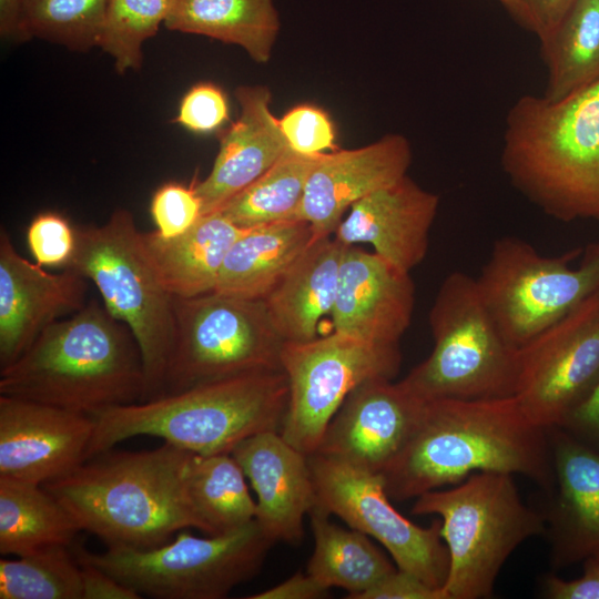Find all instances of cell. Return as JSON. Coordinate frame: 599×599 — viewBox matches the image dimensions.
I'll return each mask as SVG.
<instances>
[{"label": "cell", "mask_w": 599, "mask_h": 599, "mask_svg": "<svg viewBox=\"0 0 599 599\" xmlns=\"http://www.w3.org/2000/svg\"><path fill=\"white\" fill-rule=\"evenodd\" d=\"M579 578L564 580L547 575L542 580V593L549 599H599V554L586 558Z\"/></svg>", "instance_id": "cell-42"}, {"label": "cell", "mask_w": 599, "mask_h": 599, "mask_svg": "<svg viewBox=\"0 0 599 599\" xmlns=\"http://www.w3.org/2000/svg\"><path fill=\"white\" fill-rule=\"evenodd\" d=\"M415 285L377 253L346 245L331 313L335 332L382 345H399L410 325Z\"/></svg>", "instance_id": "cell-18"}, {"label": "cell", "mask_w": 599, "mask_h": 599, "mask_svg": "<svg viewBox=\"0 0 599 599\" xmlns=\"http://www.w3.org/2000/svg\"><path fill=\"white\" fill-rule=\"evenodd\" d=\"M176 0H108L98 48L113 58L118 73L138 71L143 43L164 24Z\"/></svg>", "instance_id": "cell-34"}, {"label": "cell", "mask_w": 599, "mask_h": 599, "mask_svg": "<svg viewBox=\"0 0 599 599\" xmlns=\"http://www.w3.org/2000/svg\"><path fill=\"white\" fill-rule=\"evenodd\" d=\"M231 454L255 490V519L264 531L274 542L298 544L304 535V516L316 506L307 455L280 432L253 435Z\"/></svg>", "instance_id": "cell-21"}, {"label": "cell", "mask_w": 599, "mask_h": 599, "mask_svg": "<svg viewBox=\"0 0 599 599\" xmlns=\"http://www.w3.org/2000/svg\"><path fill=\"white\" fill-rule=\"evenodd\" d=\"M555 485L542 511L555 569L599 554V450L559 427L548 429Z\"/></svg>", "instance_id": "cell-20"}, {"label": "cell", "mask_w": 599, "mask_h": 599, "mask_svg": "<svg viewBox=\"0 0 599 599\" xmlns=\"http://www.w3.org/2000/svg\"><path fill=\"white\" fill-rule=\"evenodd\" d=\"M93 416L0 395V477L43 486L87 461Z\"/></svg>", "instance_id": "cell-16"}, {"label": "cell", "mask_w": 599, "mask_h": 599, "mask_svg": "<svg viewBox=\"0 0 599 599\" xmlns=\"http://www.w3.org/2000/svg\"><path fill=\"white\" fill-rule=\"evenodd\" d=\"M500 162L547 215L599 222V80L559 101L520 97L506 116Z\"/></svg>", "instance_id": "cell-4"}, {"label": "cell", "mask_w": 599, "mask_h": 599, "mask_svg": "<svg viewBox=\"0 0 599 599\" xmlns=\"http://www.w3.org/2000/svg\"><path fill=\"white\" fill-rule=\"evenodd\" d=\"M544 256L516 236L494 242L476 283L505 339L516 349L561 319L599 290V241Z\"/></svg>", "instance_id": "cell-11"}, {"label": "cell", "mask_w": 599, "mask_h": 599, "mask_svg": "<svg viewBox=\"0 0 599 599\" xmlns=\"http://www.w3.org/2000/svg\"><path fill=\"white\" fill-rule=\"evenodd\" d=\"M559 428L599 450V376L590 392L568 414Z\"/></svg>", "instance_id": "cell-43"}, {"label": "cell", "mask_w": 599, "mask_h": 599, "mask_svg": "<svg viewBox=\"0 0 599 599\" xmlns=\"http://www.w3.org/2000/svg\"><path fill=\"white\" fill-rule=\"evenodd\" d=\"M281 368L288 405L281 435L305 455L314 454L349 393L362 383L399 370V345L365 342L333 332L305 342H284Z\"/></svg>", "instance_id": "cell-12"}, {"label": "cell", "mask_w": 599, "mask_h": 599, "mask_svg": "<svg viewBox=\"0 0 599 599\" xmlns=\"http://www.w3.org/2000/svg\"><path fill=\"white\" fill-rule=\"evenodd\" d=\"M230 119L224 92L215 84L197 83L182 98L174 122L195 133H209Z\"/></svg>", "instance_id": "cell-39"}, {"label": "cell", "mask_w": 599, "mask_h": 599, "mask_svg": "<svg viewBox=\"0 0 599 599\" xmlns=\"http://www.w3.org/2000/svg\"><path fill=\"white\" fill-rule=\"evenodd\" d=\"M108 0H23L31 38L72 51L98 47Z\"/></svg>", "instance_id": "cell-35"}, {"label": "cell", "mask_w": 599, "mask_h": 599, "mask_svg": "<svg viewBox=\"0 0 599 599\" xmlns=\"http://www.w3.org/2000/svg\"><path fill=\"white\" fill-rule=\"evenodd\" d=\"M357 599H446L443 589L435 588L417 576L396 568Z\"/></svg>", "instance_id": "cell-41"}, {"label": "cell", "mask_w": 599, "mask_h": 599, "mask_svg": "<svg viewBox=\"0 0 599 599\" xmlns=\"http://www.w3.org/2000/svg\"><path fill=\"white\" fill-rule=\"evenodd\" d=\"M240 116L220 141L209 175L195 184L203 214L217 211L247 187L288 149L272 110V93L265 85H241L235 90Z\"/></svg>", "instance_id": "cell-23"}, {"label": "cell", "mask_w": 599, "mask_h": 599, "mask_svg": "<svg viewBox=\"0 0 599 599\" xmlns=\"http://www.w3.org/2000/svg\"><path fill=\"white\" fill-rule=\"evenodd\" d=\"M425 403L402 380L368 379L345 398L315 453L382 474L407 443Z\"/></svg>", "instance_id": "cell-15"}, {"label": "cell", "mask_w": 599, "mask_h": 599, "mask_svg": "<svg viewBox=\"0 0 599 599\" xmlns=\"http://www.w3.org/2000/svg\"><path fill=\"white\" fill-rule=\"evenodd\" d=\"M316 491L314 508L344 520L383 545L396 567L443 588L449 555L440 519L417 526L392 505L383 476L314 453L307 456ZM313 508V509H314Z\"/></svg>", "instance_id": "cell-13"}, {"label": "cell", "mask_w": 599, "mask_h": 599, "mask_svg": "<svg viewBox=\"0 0 599 599\" xmlns=\"http://www.w3.org/2000/svg\"><path fill=\"white\" fill-rule=\"evenodd\" d=\"M345 247L334 235L314 237L263 298L284 342L317 337L319 319L334 306Z\"/></svg>", "instance_id": "cell-24"}, {"label": "cell", "mask_w": 599, "mask_h": 599, "mask_svg": "<svg viewBox=\"0 0 599 599\" xmlns=\"http://www.w3.org/2000/svg\"><path fill=\"white\" fill-rule=\"evenodd\" d=\"M314 237L302 220L243 229L224 260L214 292L263 300Z\"/></svg>", "instance_id": "cell-26"}, {"label": "cell", "mask_w": 599, "mask_h": 599, "mask_svg": "<svg viewBox=\"0 0 599 599\" xmlns=\"http://www.w3.org/2000/svg\"><path fill=\"white\" fill-rule=\"evenodd\" d=\"M27 244L38 265L65 268L75 252L77 229L59 213H39L27 229Z\"/></svg>", "instance_id": "cell-38"}, {"label": "cell", "mask_w": 599, "mask_h": 599, "mask_svg": "<svg viewBox=\"0 0 599 599\" xmlns=\"http://www.w3.org/2000/svg\"><path fill=\"white\" fill-rule=\"evenodd\" d=\"M194 455L166 441L151 450L109 449L43 487L80 530L106 546L149 549L184 528L203 531L189 491Z\"/></svg>", "instance_id": "cell-2"}, {"label": "cell", "mask_w": 599, "mask_h": 599, "mask_svg": "<svg viewBox=\"0 0 599 599\" xmlns=\"http://www.w3.org/2000/svg\"><path fill=\"white\" fill-rule=\"evenodd\" d=\"M328 588L312 575L296 572L285 581L248 596V599H316L328 593Z\"/></svg>", "instance_id": "cell-45"}, {"label": "cell", "mask_w": 599, "mask_h": 599, "mask_svg": "<svg viewBox=\"0 0 599 599\" xmlns=\"http://www.w3.org/2000/svg\"><path fill=\"white\" fill-rule=\"evenodd\" d=\"M273 544L254 519L206 538L181 531L172 541L149 549L108 546L104 552L92 554L74 546L72 551L141 597L221 599L260 571Z\"/></svg>", "instance_id": "cell-9"}, {"label": "cell", "mask_w": 599, "mask_h": 599, "mask_svg": "<svg viewBox=\"0 0 599 599\" xmlns=\"http://www.w3.org/2000/svg\"><path fill=\"white\" fill-rule=\"evenodd\" d=\"M512 476L476 473L451 488L416 498L414 515L440 517L449 555L441 588L446 599L490 597L509 556L529 538L545 534L542 511L522 501Z\"/></svg>", "instance_id": "cell-6"}, {"label": "cell", "mask_w": 599, "mask_h": 599, "mask_svg": "<svg viewBox=\"0 0 599 599\" xmlns=\"http://www.w3.org/2000/svg\"><path fill=\"white\" fill-rule=\"evenodd\" d=\"M438 206L437 194L406 175L354 203L334 236L346 245L367 243L409 273L427 254Z\"/></svg>", "instance_id": "cell-22"}, {"label": "cell", "mask_w": 599, "mask_h": 599, "mask_svg": "<svg viewBox=\"0 0 599 599\" xmlns=\"http://www.w3.org/2000/svg\"><path fill=\"white\" fill-rule=\"evenodd\" d=\"M280 125L288 146L297 153L317 155L337 150L334 124L316 105L292 108L280 119Z\"/></svg>", "instance_id": "cell-36"}, {"label": "cell", "mask_w": 599, "mask_h": 599, "mask_svg": "<svg viewBox=\"0 0 599 599\" xmlns=\"http://www.w3.org/2000/svg\"><path fill=\"white\" fill-rule=\"evenodd\" d=\"M599 376V290L518 349L515 396L535 424L559 427Z\"/></svg>", "instance_id": "cell-14"}, {"label": "cell", "mask_w": 599, "mask_h": 599, "mask_svg": "<svg viewBox=\"0 0 599 599\" xmlns=\"http://www.w3.org/2000/svg\"><path fill=\"white\" fill-rule=\"evenodd\" d=\"M173 309L174 338L160 395L245 373L282 369L284 339L263 300L211 292L174 297Z\"/></svg>", "instance_id": "cell-10"}, {"label": "cell", "mask_w": 599, "mask_h": 599, "mask_svg": "<svg viewBox=\"0 0 599 599\" xmlns=\"http://www.w3.org/2000/svg\"><path fill=\"white\" fill-rule=\"evenodd\" d=\"M287 405L285 373L268 369L114 406L93 416L87 460L142 435L197 455L231 454L253 435L281 432Z\"/></svg>", "instance_id": "cell-5"}, {"label": "cell", "mask_w": 599, "mask_h": 599, "mask_svg": "<svg viewBox=\"0 0 599 599\" xmlns=\"http://www.w3.org/2000/svg\"><path fill=\"white\" fill-rule=\"evenodd\" d=\"M0 35L14 43L32 39L26 26L23 0H0Z\"/></svg>", "instance_id": "cell-46"}, {"label": "cell", "mask_w": 599, "mask_h": 599, "mask_svg": "<svg viewBox=\"0 0 599 599\" xmlns=\"http://www.w3.org/2000/svg\"><path fill=\"white\" fill-rule=\"evenodd\" d=\"M77 558V557H75ZM81 566L82 599H139L135 590L103 569L77 558Z\"/></svg>", "instance_id": "cell-44"}, {"label": "cell", "mask_w": 599, "mask_h": 599, "mask_svg": "<svg viewBox=\"0 0 599 599\" xmlns=\"http://www.w3.org/2000/svg\"><path fill=\"white\" fill-rule=\"evenodd\" d=\"M243 229L221 212L203 214L185 233L165 238L143 233L149 258L173 297L214 292L224 260Z\"/></svg>", "instance_id": "cell-25"}, {"label": "cell", "mask_w": 599, "mask_h": 599, "mask_svg": "<svg viewBox=\"0 0 599 599\" xmlns=\"http://www.w3.org/2000/svg\"><path fill=\"white\" fill-rule=\"evenodd\" d=\"M410 162V144L400 134L323 153L307 180L297 220L307 222L315 237L334 235L354 203L406 176Z\"/></svg>", "instance_id": "cell-19"}, {"label": "cell", "mask_w": 599, "mask_h": 599, "mask_svg": "<svg viewBox=\"0 0 599 599\" xmlns=\"http://www.w3.org/2000/svg\"><path fill=\"white\" fill-rule=\"evenodd\" d=\"M164 26L238 45L263 64L271 59L281 20L274 0H176Z\"/></svg>", "instance_id": "cell-27"}, {"label": "cell", "mask_w": 599, "mask_h": 599, "mask_svg": "<svg viewBox=\"0 0 599 599\" xmlns=\"http://www.w3.org/2000/svg\"><path fill=\"white\" fill-rule=\"evenodd\" d=\"M511 18L538 40L548 34L576 0H497Z\"/></svg>", "instance_id": "cell-40"}, {"label": "cell", "mask_w": 599, "mask_h": 599, "mask_svg": "<svg viewBox=\"0 0 599 599\" xmlns=\"http://www.w3.org/2000/svg\"><path fill=\"white\" fill-rule=\"evenodd\" d=\"M75 229L77 247L65 268L91 281L108 312L129 327L143 359L146 399L154 398L173 345L174 297L159 278L130 211L120 207L102 225Z\"/></svg>", "instance_id": "cell-7"}, {"label": "cell", "mask_w": 599, "mask_h": 599, "mask_svg": "<svg viewBox=\"0 0 599 599\" xmlns=\"http://www.w3.org/2000/svg\"><path fill=\"white\" fill-rule=\"evenodd\" d=\"M321 155L301 154L288 146L272 167L217 211L241 229L297 220L307 180Z\"/></svg>", "instance_id": "cell-31"}, {"label": "cell", "mask_w": 599, "mask_h": 599, "mask_svg": "<svg viewBox=\"0 0 599 599\" xmlns=\"http://www.w3.org/2000/svg\"><path fill=\"white\" fill-rule=\"evenodd\" d=\"M81 531L43 486L0 477V552L17 557L72 546Z\"/></svg>", "instance_id": "cell-28"}, {"label": "cell", "mask_w": 599, "mask_h": 599, "mask_svg": "<svg viewBox=\"0 0 599 599\" xmlns=\"http://www.w3.org/2000/svg\"><path fill=\"white\" fill-rule=\"evenodd\" d=\"M245 474L232 454L194 455L189 491L203 532L222 535L255 519Z\"/></svg>", "instance_id": "cell-32"}, {"label": "cell", "mask_w": 599, "mask_h": 599, "mask_svg": "<svg viewBox=\"0 0 599 599\" xmlns=\"http://www.w3.org/2000/svg\"><path fill=\"white\" fill-rule=\"evenodd\" d=\"M434 347L402 382L424 400L514 396L518 349L501 334L476 278L448 274L429 311Z\"/></svg>", "instance_id": "cell-8"}, {"label": "cell", "mask_w": 599, "mask_h": 599, "mask_svg": "<svg viewBox=\"0 0 599 599\" xmlns=\"http://www.w3.org/2000/svg\"><path fill=\"white\" fill-rule=\"evenodd\" d=\"M71 547L1 559L0 599H82L81 566Z\"/></svg>", "instance_id": "cell-33"}, {"label": "cell", "mask_w": 599, "mask_h": 599, "mask_svg": "<svg viewBox=\"0 0 599 599\" xmlns=\"http://www.w3.org/2000/svg\"><path fill=\"white\" fill-rule=\"evenodd\" d=\"M88 280L71 268L50 273L22 257L0 230V368L13 363L49 325L85 304Z\"/></svg>", "instance_id": "cell-17"}, {"label": "cell", "mask_w": 599, "mask_h": 599, "mask_svg": "<svg viewBox=\"0 0 599 599\" xmlns=\"http://www.w3.org/2000/svg\"><path fill=\"white\" fill-rule=\"evenodd\" d=\"M309 515L314 551L307 572L328 589L343 588L346 598L357 599L397 568L367 535L333 524L316 508Z\"/></svg>", "instance_id": "cell-29"}, {"label": "cell", "mask_w": 599, "mask_h": 599, "mask_svg": "<svg viewBox=\"0 0 599 599\" xmlns=\"http://www.w3.org/2000/svg\"><path fill=\"white\" fill-rule=\"evenodd\" d=\"M484 471L554 488L548 429L529 419L515 395L426 400L407 443L380 475L389 498L403 501Z\"/></svg>", "instance_id": "cell-1"}, {"label": "cell", "mask_w": 599, "mask_h": 599, "mask_svg": "<svg viewBox=\"0 0 599 599\" xmlns=\"http://www.w3.org/2000/svg\"><path fill=\"white\" fill-rule=\"evenodd\" d=\"M155 232L170 238L193 227L203 215L201 199L195 185L185 186L170 182L160 186L153 194L150 205Z\"/></svg>", "instance_id": "cell-37"}, {"label": "cell", "mask_w": 599, "mask_h": 599, "mask_svg": "<svg viewBox=\"0 0 599 599\" xmlns=\"http://www.w3.org/2000/svg\"><path fill=\"white\" fill-rule=\"evenodd\" d=\"M547 68L542 94L562 100L599 80V0H576L539 40Z\"/></svg>", "instance_id": "cell-30"}, {"label": "cell", "mask_w": 599, "mask_h": 599, "mask_svg": "<svg viewBox=\"0 0 599 599\" xmlns=\"http://www.w3.org/2000/svg\"><path fill=\"white\" fill-rule=\"evenodd\" d=\"M0 395L95 416L145 400L148 383L140 348L102 302L49 325L28 349L0 368Z\"/></svg>", "instance_id": "cell-3"}]
</instances>
